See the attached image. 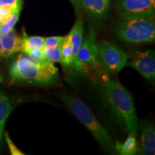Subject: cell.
Masks as SVG:
<instances>
[{
	"label": "cell",
	"mask_w": 155,
	"mask_h": 155,
	"mask_svg": "<svg viewBox=\"0 0 155 155\" xmlns=\"http://www.w3.org/2000/svg\"><path fill=\"white\" fill-rule=\"evenodd\" d=\"M12 111V106L9 98L5 94L0 91V141L2 137L6 121Z\"/></svg>",
	"instance_id": "obj_15"
},
{
	"label": "cell",
	"mask_w": 155,
	"mask_h": 155,
	"mask_svg": "<svg viewBox=\"0 0 155 155\" xmlns=\"http://www.w3.org/2000/svg\"><path fill=\"white\" fill-rule=\"evenodd\" d=\"M62 44V43H61ZM61 44L55 48L44 49V53L46 59L52 63H61Z\"/></svg>",
	"instance_id": "obj_18"
},
{
	"label": "cell",
	"mask_w": 155,
	"mask_h": 155,
	"mask_svg": "<svg viewBox=\"0 0 155 155\" xmlns=\"http://www.w3.org/2000/svg\"><path fill=\"white\" fill-rule=\"evenodd\" d=\"M14 13L15 12L11 11L10 9L0 7V24L7 22L8 19L11 18Z\"/></svg>",
	"instance_id": "obj_22"
},
{
	"label": "cell",
	"mask_w": 155,
	"mask_h": 155,
	"mask_svg": "<svg viewBox=\"0 0 155 155\" xmlns=\"http://www.w3.org/2000/svg\"><path fill=\"white\" fill-rule=\"evenodd\" d=\"M69 1L72 3L73 7H74L75 11V12H76V14L78 15L81 10L80 0H69Z\"/></svg>",
	"instance_id": "obj_23"
},
{
	"label": "cell",
	"mask_w": 155,
	"mask_h": 155,
	"mask_svg": "<svg viewBox=\"0 0 155 155\" xmlns=\"http://www.w3.org/2000/svg\"><path fill=\"white\" fill-rule=\"evenodd\" d=\"M0 58L2 57V45H1V41H0Z\"/></svg>",
	"instance_id": "obj_24"
},
{
	"label": "cell",
	"mask_w": 155,
	"mask_h": 155,
	"mask_svg": "<svg viewBox=\"0 0 155 155\" xmlns=\"http://www.w3.org/2000/svg\"><path fill=\"white\" fill-rule=\"evenodd\" d=\"M101 94L108 106L123 124L129 134L137 135L139 120L134 100L129 91L117 81H108L101 88Z\"/></svg>",
	"instance_id": "obj_1"
},
{
	"label": "cell",
	"mask_w": 155,
	"mask_h": 155,
	"mask_svg": "<svg viewBox=\"0 0 155 155\" xmlns=\"http://www.w3.org/2000/svg\"><path fill=\"white\" fill-rule=\"evenodd\" d=\"M98 64L96 32L91 30L78 52L73 68L77 72L84 73L94 68Z\"/></svg>",
	"instance_id": "obj_6"
},
{
	"label": "cell",
	"mask_w": 155,
	"mask_h": 155,
	"mask_svg": "<svg viewBox=\"0 0 155 155\" xmlns=\"http://www.w3.org/2000/svg\"><path fill=\"white\" fill-rule=\"evenodd\" d=\"M62 99L73 115L86 127L101 145L107 149L114 148L113 139L109 133L84 103L68 94H63Z\"/></svg>",
	"instance_id": "obj_3"
},
{
	"label": "cell",
	"mask_w": 155,
	"mask_h": 155,
	"mask_svg": "<svg viewBox=\"0 0 155 155\" xmlns=\"http://www.w3.org/2000/svg\"><path fill=\"white\" fill-rule=\"evenodd\" d=\"M0 7L10 9L13 12H21L22 0H0Z\"/></svg>",
	"instance_id": "obj_19"
},
{
	"label": "cell",
	"mask_w": 155,
	"mask_h": 155,
	"mask_svg": "<svg viewBox=\"0 0 155 155\" xmlns=\"http://www.w3.org/2000/svg\"><path fill=\"white\" fill-rule=\"evenodd\" d=\"M127 66L133 68L147 80L154 82L155 79V55L152 50L135 51L129 55Z\"/></svg>",
	"instance_id": "obj_7"
},
{
	"label": "cell",
	"mask_w": 155,
	"mask_h": 155,
	"mask_svg": "<svg viewBox=\"0 0 155 155\" xmlns=\"http://www.w3.org/2000/svg\"><path fill=\"white\" fill-rule=\"evenodd\" d=\"M83 22L82 19H77L75 25H73L72 30L69 32L67 37L71 43L73 50V65H74L76 56L80 49L83 42Z\"/></svg>",
	"instance_id": "obj_12"
},
{
	"label": "cell",
	"mask_w": 155,
	"mask_h": 155,
	"mask_svg": "<svg viewBox=\"0 0 155 155\" xmlns=\"http://www.w3.org/2000/svg\"><path fill=\"white\" fill-rule=\"evenodd\" d=\"M115 149L119 154L121 155H134L138 151L137 141L135 136L129 134L124 143L116 141Z\"/></svg>",
	"instance_id": "obj_14"
},
{
	"label": "cell",
	"mask_w": 155,
	"mask_h": 155,
	"mask_svg": "<svg viewBox=\"0 0 155 155\" xmlns=\"http://www.w3.org/2000/svg\"><path fill=\"white\" fill-rule=\"evenodd\" d=\"M105 1V2L106 3V5H108V4H109V0H104Z\"/></svg>",
	"instance_id": "obj_26"
},
{
	"label": "cell",
	"mask_w": 155,
	"mask_h": 155,
	"mask_svg": "<svg viewBox=\"0 0 155 155\" xmlns=\"http://www.w3.org/2000/svg\"><path fill=\"white\" fill-rule=\"evenodd\" d=\"M138 127L141 129L140 153L144 155L155 154V129L152 122L141 120Z\"/></svg>",
	"instance_id": "obj_9"
},
{
	"label": "cell",
	"mask_w": 155,
	"mask_h": 155,
	"mask_svg": "<svg viewBox=\"0 0 155 155\" xmlns=\"http://www.w3.org/2000/svg\"><path fill=\"white\" fill-rule=\"evenodd\" d=\"M98 64L106 73L116 74L127 66L129 55L108 41L97 43Z\"/></svg>",
	"instance_id": "obj_5"
},
{
	"label": "cell",
	"mask_w": 155,
	"mask_h": 155,
	"mask_svg": "<svg viewBox=\"0 0 155 155\" xmlns=\"http://www.w3.org/2000/svg\"><path fill=\"white\" fill-rule=\"evenodd\" d=\"M150 1L151 2V3L152 4V5L155 7V0H150Z\"/></svg>",
	"instance_id": "obj_25"
},
{
	"label": "cell",
	"mask_w": 155,
	"mask_h": 155,
	"mask_svg": "<svg viewBox=\"0 0 155 155\" xmlns=\"http://www.w3.org/2000/svg\"><path fill=\"white\" fill-rule=\"evenodd\" d=\"M81 9L92 20L101 22L107 17L108 5L104 0H80Z\"/></svg>",
	"instance_id": "obj_10"
},
{
	"label": "cell",
	"mask_w": 155,
	"mask_h": 155,
	"mask_svg": "<svg viewBox=\"0 0 155 155\" xmlns=\"http://www.w3.org/2000/svg\"><path fill=\"white\" fill-rule=\"evenodd\" d=\"M61 63L65 67L73 68V50L67 36L64 37L62 42L61 48Z\"/></svg>",
	"instance_id": "obj_16"
},
{
	"label": "cell",
	"mask_w": 155,
	"mask_h": 155,
	"mask_svg": "<svg viewBox=\"0 0 155 155\" xmlns=\"http://www.w3.org/2000/svg\"><path fill=\"white\" fill-rule=\"evenodd\" d=\"M154 8L150 0H119L118 5L121 17H145L154 18Z\"/></svg>",
	"instance_id": "obj_8"
},
{
	"label": "cell",
	"mask_w": 155,
	"mask_h": 155,
	"mask_svg": "<svg viewBox=\"0 0 155 155\" xmlns=\"http://www.w3.org/2000/svg\"><path fill=\"white\" fill-rule=\"evenodd\" d=\"M45 38L40 36H29L23 30L22 36V50L27 53L32 50H44Z\"/></svg>",
	"instance_id": "obj_13"
},
{
	"label": "cell",
	"mask_w": 155,
	"mask_h": 155,
	"mask_svg": "<svg viewBox=\"0 0 155 155\" xmlns=\"http://www.w3.org/2000/svg\"><path fill=\"white\" fill-rule=\"evenodd\" d=\"M20 12H15L11 17V18L8 19L7 22L0 24V35H3L8 33L12 29H14V27L19 19Z\"/></svg>",
	"instance_id": "obj_17"
},
{
	"label": "cell",
	"mask_w": 155,
	"mask_h": 155,
	"mask_svg": "<svg viewBox=\"0 0 155 155\" xmlns=\"http://www.w3.org/2000/svg\"><path fill=\"white\" fill-rule=\"evenodd\" d=\"M5 137L6 141H7V144L9 147V151H10L11 152V154L12 155H24L25 154L24 153L21 152V151L16 147V145L12 142V141L11 139L9 138L8 134L7 132L5 133Z\"/></svg>",
	"instance_id": "obj_21"
},
{
	"label": "cell",
	"mask_w": 155,
	"mask_h": 155,
	"mask_svg": "<svg viewBox=\"0 0 155 155\" xmlns=\"http://www.w3.org/2000/svg\"><path fill=\"white\" fill-rule=\"evenodd\" d=\"M116 33L119 39L128 43L141 44L154 42L155 24L152 17H121Z\"/></svg>",
	"instance_id": "obj_4"
},
{
	"label": "cell",
	"mask_w": 155,
	"mask_h": 155,
	"mask_svg": "<svg viewBox=\"0 0 155 155\" xmlns=\"http://www.w3.org/2000/svg\"><path fill=\"white\" fill-rule=\"evenodd\" d=\"M9 77L12 83L49 85L57 81L58 69L48 60L37 61L22 52L11 65Z\"/></svg>",
	"instance_id": "obj_2"
},
{
	"label": "cell",
	"mask_w": 155,
	"mask_h": 155,
	"mask_svg": "<svg viewBox=\"0 0 155 155\" xmlns=\"http://www.w3.org/2000/svg\"><path fill=\"white\" fill-rule=\"evenodd\" d=\"M2 45V57L8 58L22 50V36L12 29L8 33L0 35Z\"/></svg>",
	"instance_id": "obj_11"
},
{
	"label": "cell",
	"mask_w": 155,
	"mask_h": 155,
	"mask_svg": "<svg viewBox=\"0 0 155 155\" xmlns=\"http://www.w3.org/2000/svg\"><path fill=\"white\" fill-rule=\"evenodd\" d=\"M64 39L63 36L48 37L44 40V49L55 48L62 43Z\"/></svg>",
	"instance_id": "obj_20"
}]
</instances>
